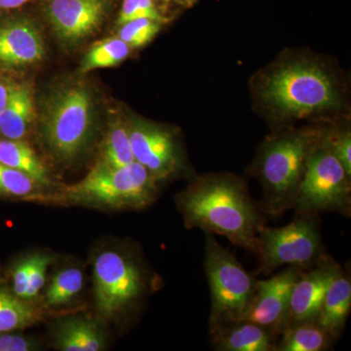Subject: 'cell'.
<instances>
[{
  "label": "cell",
  "instance_id": "26",
  "mask_svg": "<svg viewBox=\"0 0 351 351\" xmlns=\"http://www.w3.org/2000/svg\"><path fill=\"white\" fill-rule=\"evenodd\" d=\"M36 184L25 173L0 163V195L24 197L34 193Z\"/></svg>",
  "mask_w": 351,
  "mask_h": 351
},
{
  "label": "cell",
  "instance_id": "21",
  "mask_svg": "<svg viewBox=\"0 0 351 351\" xmlns=\"http://www.w3.org/2000/svg\"><path fill=\"white\" fill-rule=\"evenodd\" d=\"M134 161L128 125L121 120H115L108 127L104 141L101 163L112 167H122Z\"/></svg>",
  "mask_w": 351,
  "mask_h": 351
},
{
  "label": "cell",
  "instance_id": "8",
  "mask_svg": "<svg viewBox=\"0 0 351 351\" xmlns=\"http://www.w3.org/2000/svg\"><path fill=\"white\" fill-rule=\"evenodd\" d=\"M350 178L321 138L307 163L293 209L297 215L317 216L323 212H336L350 216Z\"/></svg>",
  "mask_w": 351,
  "mask_h": 351
},
{
  "label": "cell",
  "instance_id": "13",
  "mask_svg": "<svg viewBox=\"0 0 351 351\" xmlns=\"http://www.w3.org/2000/svg\"><path fill=\"white\" fill-rule=\"evenodd\" d=\"M107 6V0H52L48 15L58 36L75 43L98 29Z\"/></svg>",
  "mask_w": 351,
  "mask_h": 351
},
{
  "label": "cell",
  "instance_id": "14",
  "mask_svg": "<svg viewBox=\"0 0 351 351\" xmlns=\"http://www.w3.org/2000/svg\"><path fill=\"white\" fill-rule=\"evenodd\" d=\"M44 55L43 39L29 21H13L0 27V64L27 66L41 61Z\"/></svg>",
  "mask_w": 351,
  "mask_h": 351
},
{
  "label": "cell",
  "instance_id": "16",
  "mask_svg": "<svg viewBox=\"0 0 351 351\" xmlns=\"http://www.w3.org/2000/svg\"><path fill=\"white\" fill-rule=\"evenodd\" d=\"M351 309V281L343 269L330 284L316 323L335 339L341 337Z\"/></svg>",
  "mask_w": 351,
  "mask_h": 351
},
{
  "label": "cell",
  "instance_id": "28",
  "mask_svg": "<svg viewBox=\"0 0 351 351\" xmlns=\"http://www.w3.org/2000/svg\"><path fill=\"white\" fill-rule=\"evenodd\" d=\"M323 143L336 156L343 166L348 175L351 177V135L350 131L337 132V133L325 134L322 138Z\"/></svg>",
  "mask_w": 351,
  "mask_h": 351
},
{
  "label": "cell",
  "instance_id": "31",
  "mask_svg": "<svg viewBox=\"0 0 351 351\" xmlns=\"http://www.w3.org/2000/svg\"><path fill=\"white\" fill-rule=\"evenodd\" d=\"M34 348L32 341L24 337L0 334V351H29Z\"/></svg>",
  "mask_w": 351,
  "mask_h": 351
},
{
  "label": "cell",
  "instance_id": "30",
  "mask_svg": "<svg viewBox=\"0 0 351 351\" xmlns=\"http://www.w3.org/2000/svg\"><path fill=\"white\" fill-rule=\"evenodd\" d=\"M29 269H31V258L19 263L14 270V292L21 299H25V295H27V287H29Z\"/></svg>",
  "mask_w": 351,
  "mask_h": 351
},
{
  "label": "cell",
  "instance_id": "4",
  "mask_svg": "<svg viewBox=\"0 0 351 351\" xmlns=\"http://www.w3.org/2000/svg\"><path fill=\"white\" fill-rule=\"evenodd\" d=\"M93 129V98L86 87L73 84L53 95L44 114L43 135L55 158L69 162L80 156Z\"/></svg>",
  "mask_w": 351,
  "mask_h": 351
},
{
  "label": "cell",
  "instance_id": "29",
  "mask_svg": "<svg viewBox=\"0 0 351 351\" xmlns=\"http://www.w3.org/2000/svg\"><path fill=\"white\" fill-rule=\"evenodd\" d=\"M49 263V257L45 255H36L31 257L29 287H27L25 300L32 299L38 295L39 291L45 284L46 269Z\"/></svg>",
  "mask_w": 351,
  "mask_h": 351
},
{
  "label": "cell",
  "instance_id": "23",
  "mask_svg": "<svg viewBox=\"0 0 351 351\" xmlns=\"http://www.w3.org/2000/svg\"><path fill=\"white\" fill-rule=\"evenodd\" d=\"M130 46L119 38H110L96 44L87 53L82 63V73L97 69L110 68L123 62L130 53Z\"/></svg>",
  "mask_w": 351,
  "mask_h": 351
},
{
  "label": "cell",
  "instance_id": "33",
  "mask_svg": "<svg viewBox=\"0 0 351 351\" xmlns=\"http://www.w3.org/2000/svg\"><path fill=\"white\" fill-rule=\"evenodd\" d=\"M27 1H29V0H0V8H17V7L27 3Z\"/></svg>",
  "mask_w": 351,
  "mask_h": 351
},
{
  "label": "cell",
  "instance_id": "2",
  "mask_svg": "<svg viewBox=\"0 0 351 351\" xmlns=\"http://www.w3.org/2000/svg\"><path fill=\"white\" fill-rule=\"evenodd\" d=\"M323 135V132L304 129L263 145L255 169L263 189L258 205L265 216H280L293 209L307 163Z\"/></svg>",
  "mask_w": 351,
  "mask_h": 351
},
{
  "label": "cell",
  "instance_id": "7",
  "mask_svg": "<svg viewBox=\"0 0 351 351\" xmlns=\"http://www.w3.org/2000/svg\"><path fill=\"white\" fill-rule=\"evenodd\" d=\"M326 255L317 216L297 215L287 226L265 225L258 230L255 255L260 262L258 274L269 276L284 265L311 269Z\"/></svg>",
  "mask_w": 351,
  "mask_h": 351
},
{
  "label": "cell",
  "instance_id": "34",
  "mask_svg": "<svg viewBox=\"0 0 351 351\" xmlns=\"http://www.w3.org/2000/svg\"><path fill=\"white\" fill-rule=\"evenodd\" d=\"M178 1L181 2V3L189 4V5H191V4H193L195 0H178Z\"/></svg>",
  "mask_w": 351,
  "mask_h": 351
},
{
  "label": "cell",
  "instance_id": "9",
  "mask_svg": "<svg viewBox=\"0 0 351 351\" xmlns=\"http://www.w3.org/2000/svg\"><path fill=\"white\" fill-rule=\"evenodd\" d=\"M145 290L142 270L117 252H104L94 263V293L98 311L110 316L138 301Z\"/></svg>",
  "mask_w": 351,
  "mask_h": 351
},
{
  "label": "cell",
  "instance_id": "15",
  "mask_svg": "<svg viewBox=\"0 0 351 351\" xmlns=\"http://www.w3.org/2000/svg\"><path fill=\"white\" fill-rule=\"evenodd\" d=\"M209 330L215 350L276 351L278 336L250 321H232Z\"/></svg>",
  "mask_w": 351,
  "mask_h": 351
},
{
  "label": "cell",
  "instance_id": "10",
  "mask_svg": "<svg viewBox=\"0 0 351 351\" xmlns=\"http://www.w3.org/2000/svg\"><path fill=\"white\" fill-rule=\"evenodd\" d=\"M128 128L135 161L157 181L173 177L184 169V156L174 133L142 120H134Z\"/></svg>",
  "mask_w": 351,
  "mask_h": 351
},
{
  "label": "cell",
  "instance_id": "18",
  "mask_svg": "<svg viewBox=\"0 0 351 351\" xmlns=\"http://www.w3.org/2000/svg\"><path fill=\"white\" fill-rule=\"evenodd\" d=\"M334 341L316 322L294 323L279 335L276 351H323Z\"/></svg>",
  "mask_w": 351,
  "mask_h": 351
},
{
  "label": "cell",
  "instance_id": "6",
  "mask_svg": "<svg viewBox=\"0 0 351 351\" xmlns=\"http://www.w3.org/2000/svg\"><path fill=\"white\" fill-rule=\"evenodd\" d=\"M157 182L137 161L122 167L100 162L84 179L66 188L64 195L78 202L138 209L156 199Z\"/></svg>",
  "mask_w": 351,
  "mask_h": 351
},
{
  "label": "cell",
  "instance_id": "32",
  "mask_svg": "<svg viewBox=\"0 0 351 351\" xmlns=\"http://www.w3.org/2000/svg\"><path fill=\"white\" fill-rule=\"evenodd\" d=\"M10 94V86H7L5 83L0 80V112L5 108Z\"/></svg>",
  "mask_w": 351,
  "mask_h": 351
},
{
  "label": "cell",
  "instance_id": "17",
  "mask_svg": "<svg viewBox=\"0 0 351 351\" xmlns=\"http://www.w3.org/2000/svg\"><path fill=\"white\" fill-rule=\"evenodd\" d=\"M34 117V98L24 84L10 86L8 101L0 112V135L9 140H22Z\"/></svg>",
  "mask_w": 351,
  "mask_h": 351
},
{
  "label": "cell",
  "instance_id": "22",
  "mask_svg": "<svg viewBox=\"0 0 351 351\" xmlns=\"http://www.w3.org/2000/svg\"><path fill=\"white\" fill-rule=\"evenodd\" d=\"M40 319V313L17 295L0 290V334L23 329Z\"/></svg>",
  "mask_w": 351,
  "mask_h": 351
},
{
  "label": "cell",
  "instance_id": "3",
  "mask_svg": "<svg viewBox=\"0 0 351 351\" xmlns=\"http://www.w3.org/2000/svg\"><path fill=\"white\" fill-rule=\"evenodd\" d=\"M262 98L287 119H302L338 107L339 93L326 71L307 63L283 66L263 82Z\"/></svg>",
  "mask_w": 351,
  "mask_h": 351
},
{
  "label": "cell",
  "instance_id": "19",
  "mask_svg": "<svg viewBox=\"0 0 351 351\" xmlns=\"http://www.w3.org/2000/svg\"><path fill=\"white\" fill-rule=\"evenodd\" d=\"M0 163L25 173L39 184H50L47 169L43 161L22 140L0 138Z\"/></svg>",
  "mask_w": 351,
  "mask_h": 351
},
{
  "label": "cell",
  "instance_id": "11",
  "mask_svg": "<svg viewBox=\"0 0 351 351\" xmlns=\"http://www.w3.org/2000/svg\"><path fill=\"white\" fill-rule=\"evenodd\" d=\"M302 269L287 267L265 280H258L250 306L242 320L260 325L279 337L289 322L290 301Z\"/></svg>",
  "mask_w": 351,
  "mask_h": 351
},
{
  "label": "cell",
  "instance_id": "5",
  "mask_svg": "<svg viewBox=\"0 0 351 351\" xmlns=\"http://www.w3.org/2000/svg\"><path fill=\"white\" fill-rule=\"evenodd\" d=\"M204 269L211 292L209 329L242 320L250 306L258 279L215 239L207 233Z\"/></svg>",
  "mask_w": 351,
  "mask_h": 351
},
{
  "label": "cell",
  "instance_id": "25",
  "mask_svg": "<svg viewBox=\"0 0 351 351\" xmlns=\"http://www.w3.org/2000/svg\"><path fill=\"white\" fill-rule=\"evenodd\" d=\"M160 29V22L141 18L122 25L119 31V38L130 47H142L152 41Z\"/></svg>",
  "mask_w": 351,
  "mask_h": 351
},
{
  "label": "cell",
  "instance_id": "12",
  "mask_svg": "<svg viewBox=\"0 0 351 351\" xmlns=\"http://www.w3.org/2000/svg\"><path fill=\"white\" fill-rule=\"evenodd\" d=\"M341 269V265L326 255L313 269L302 270L291 295L288 325L316 322L328 288Z\"/></svg>",
  "mask_w": 351,
  "mask_h": 351
},
{
  "label": "cell",
  "instance_id": "1",
  "mask_svg": "<svg viewBox=\"0 0 351 351\" xmlns=\"http://www.w3.org/2000/svg\"><path fill=\"white\" fill-rule=\"evenodd\" d=\"M188 228L226 237L237 247L257 253L258 230L265 215L243 182L232 175L199 177L177 197Z\"/></svg>",
  "mask_w": 351,
  "mask_h": 351
},
{
  "label": "cell",
  "instance_id": "24",
  "mask_svg": "<svg viewBox=\"0 0 351 351\" xmlns=\"http://www.w3.org/2000/svg\"><path fill=\"white\" fill-rule=\"evenodd\" d=\"M82 286V270L75 267L64 269L53 278L46 292V302L52 306L66 304L80 292Z\"/></svg>",
  "mask_w": 351,
  "mask_h": 351
},
{
  "label": "cell",
  "instance_id": "27",
  "mask_svg": "<svg viewBox=\"0 0 351 351\" xmlns=\"http://www.w3.org/2000/svg\"><path fill=\"white\" fill-rule=\"evenodd\" d=\"M141 18L160 23L163 21L152 0H124L117 24L122 25Z\"/></svg>",
  "mask_w": 351,
  "mask_h": 351
},
{
  "label": "cell",
  "instance_id": "20",
  "mask_svg": "<svg viewBox=\"0 0 351 351\" xmlns=\"http://www.w3.org/2000/svg\"><path fill=\"white\" fill-rule=\"evenodd\" d=\"M57 343L64 351H99L104 348L98 327L86 319L71 320L62 324L58 330Z\"/></svg>",
  "mask_w": 351,
  "mask_h": 351
}]
</instances>
